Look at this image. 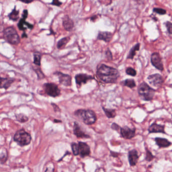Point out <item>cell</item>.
<instances>
[{
  "label": "cell",
  "mask_w": 172,
  "mask_h": 172,
  "mask_svg": "<svg viewBox=\"0 0 172 172\" xmlns=\"http://www.w3.org/2000/svg\"><path fill=\"white\" fill-rule=\"evenodd\" d=\"M97 70L98 79L105 83H116L120 77V73L116 68L105 64H99Z\"/></svg>",
  "instance_id": "cell-1"
},
{
  "label": "cell",
  "mask_w": 172,
  "mask_h": 172,
  "mask_svg": "<svg viewBox=\"0 0 172 172\" xmlns=\"http://www.w3.org/2000/svg\"><path fill=\"white\" fill-rule=\"evenodd\" d=\"M74 115L78 117L86 125L93 124L97 120V115L92 110L79 109L74 112Z\"/></svg>",
  "instance_id": "cell-2"
},
{
  "label": "cell",
  "mask_w": 172,
  "mask_h": 172,
  "mask_svg": "<svg viewBox=\"0 0 172 172\" xmlns=\"http://www.w3.org/2000/svg\"><path fill=\"white\" fill-rule=\"evenodd\" d=\"M138 93L141 100L150 101L153 100L154 96L156 90L150 87L146 82H143L138 87Z\"/></svg>",
  "instance_id": "cell-3"
},
{
  "label": "cell",
  "mask_w": 172,
  "mask_h": 172,
  "mask_svg": "<svg viewBox=\"0 0 172 172\" xmlns=\"http://www.w3.org/2000/svg\"><path fill=\"white\" fill-rule=\"evenodd\" d=\"M3 33L5 39L11 45H16L20 42L19 36L13 27L10 26L5 29Z\"/></svg>",
  "instance_id": "cell-4"
},
{
  "label": "cell",
  "mask_w": 172,
  "mask_h": 172,
  "mask_svg": "<svg viewBox=\"0 0 172 172\" xmlns=\"http://www.w3.org/2000/svg\"><path fill=\"white\" fill-rule=\"evenodd\" d=\"M14 141L16 142L20 147H24L29 144L31 143V135L27 132L24 129H22L17 131L14 136Z\"/></svg>",
  "instance_id": "cell-5"
},
{
  "label": "cell",
  "mask_w": 172,
  "mask_h": 172,
  "mask_svg": "<svg viewBox=\"0 0 172 172\" xmlns=\"http://www.w3.org/2000/svg\"><path fill=\"white\" fill-rule=\"evenodd\" d=\"M45 93L53 98L59 96L61 94V91L58 86L53 83H45L43 85Z\"/></svg>",
  "instance_id": "cell-6"
},
{
  "label": "cell",
  "mask_w": 172,
  "mask_h": 172,
  "mask_svg": "<svg viewBox=\"0 0 172 172\" xmlns=\"http://www.w3.org/2000/svg\"><path fill=\"white\" fill-rule=\"evenodd\" d=\"M28 15V11L26 9L23 11L22 15V18L20 19L18 24V29L21 31H25L27 29L30 30H32L34 26L33 24H30L29 23L27 22L26 21V19L27 18Z\"/></svg>",
  "instance_id": "cell-7"
},
{
  "label": "cell",
  "mask_w": 172,
  "mask_h": 172,
  "mask_svg": "<svg viewBox=\"0 0 172 172\" xmlns=\"http://www.w3.org/2000/svg\"><path fill=\"white\" fill-rule=\"evenodd\" d=\"M150 61L152 65L154 68H156L157 69L161 71H163L164 69L163 63L162 61V58L160 57L159 53L153 52L151 54Z\"/></svg>",
  "instance_id": "cell-8"
},
{
  "label": "cell",
  "mask_w": 172,
  "mask_h": 172,
  "mask_svg": "<svg viewBox=\"0 0 172 172\" xmlns=\"http://www.w3.org/2000/svg\"><path fill=\"white\" fill-rule=\"evenodd\" d=\"M147 80L150 85L157 88L160 87L164 82L163 78L159 74L150 75L147 78Z\"/></svg>",
  "instance_id": "cell-9"
},
{
  "label": "cell",
  "mask_w": 172,
  "mask_h": 172,
  "mask_svg": "<svg viewBox=\"0 0 172 172\" xmlns=\"http://www.w3.org/2000/svg\"><path fill=\"white\" fill-rule=\"evenodd\" d=\"M120 134L123 138L126 140H131L136 135V128H131L129 126H124L121 128Z\"/></svg>",
  "instance_id": "cell-10"
},
{
  "label": "cell",
  "mask_w": 172,
  "mask_h": 172,
  "mask_svg": "<svg viewBox=\"0 0 172 172\" xmlns=\"http://www.w3.org/2000/svg\"><path fill=\"white\" fill-rule=\"evenodd\" d=\"M139 159L138 152L136 149L134 148L130 150L128 153V160L130 167L136 166Z\"/></svg>",
  "instance_id": "cell-11"
},
{
  "label": "cell",
  "mask_w": 172,
  "mask_h": 172,
  "mask_svg": "<svg viewBox=\"0 0 172 172\" xmlns=\"http://www.w3.org/2000/svg\"><path fill=\"white\" fill-rule=\"evenodd\" d=\"M54 74L57 76L59 81L60 83L64 86L68 87L71 85V77L69 74H64L63 73L57 71Z\"/></svg>",
  "instance_id": "cell-12"
},
{
  "label": "cell",
  "mask_w": 172,
  "mask_h": 172,
  "mask_svg": "<svg viewBox=\"0 0 172 172\" xmlns=\"http://www.w3.org/2000/svg\"><path fill=\"white\" fill-rule=\"evenodd\" d=\"M79 153L81 158L89 156L91 154V148L86 143L79 141L78 143Z\"/></svg>",
  "instance_id": "cell-13"
},
{
  "label": "cell",
  "mask_w": 172,
  "mask_h": 172,
  "mask_svg": "<svg viewBox=\"0 0 172 172\" xmlns=\"http://www.w3.org/2000/svg\"><path fill=\"white\" fill-rule=\"evenodd\" d=\"M75 79L76 83L77 86L80 87L82 84H86L88 81L94 80L95 78L93 76H91V75L79 74L76 75Z\"/></svg>",
  "instance_id": "cell-14"
},
{
  "label": "cell",
  "mask_w": 172,
  "mask_h": 172,
  "mask_svg": "<svg viewBox=\"0 0 172 172\" xmlns=\"http://www.w3.org/2000/svg\"><path fill=\"white\" fill-rule=\"evenodd\" d=\"M73 134L77 138H89L91 137L82 131L81 128L77 122H75L73 125Z\"/></svg>",
  "instance_id": "cell-15"
},
{
  "label": "cell",
  "mask_w": 172,
  "mask_h": 172,
  "mask_svg": "<svg viewBox=\"0 0 172 172\" xmlns=\"http://www.w3.org/2000/svg\"><path fill=\"white\" fill-rule=\"evenodd\" d=\"M148 131L149 134L162 133V134H166L165 131V125L158 124L156 122L153 123L149 126Z\"/></svg>",
  "instance_id": "cell-16"
},
{
  "label": "cell",
  "mask_w": 172,
  "mask_h": 172,
  "mask_svg": "<svg viewBox=\"0 0 172 172\" xmlns=\"http://www.w3.org/2000/svg\"><path fill=\"white\" fill-rule=\"evenodd\" d=\"M63 26L67 31H71L74 28V22L68 15L64 16L63 18Z\"/></svg>",
  "instance_id": "cell-17"
},
{
  "label": "cell",
  "mask_w": 172,
  "mask_h": 172,
  "mask_svg": "<svg viewBox=\"0 0 172 172\" xmlns=\"http://www.w3.org/2000/svg\"><path fill=\"white\" fill-rule=\"evenodd\" d=\"M154 141L159 148H167L172 145V143L166 138L162 137H156Z\"/></svg>",
  "instance_id": "cell-18"
},
{
  "label": "cell",
  "mask_w": 172,
  "mask_h": 172,
  "mask_svg": "<svg viewBox=\"0 0 172 172\" xmlns=\"http://www.w3.org/2000/svg\"><path fill=\"white\" fill-rule=\"evenodd\" d=\"M113 38V34L110 32L108 31H99L97 39L99 40H103L105 42H109L111 41Z\"/></svg>",
  "instance_id": "cell-19"
},
{
  "label": "cell",
  "mask_w": 172,
  "mask_h": 172,
  "mask_svg": "<svg viewBox=\"0 0 172 172\" xmlns=\"http://www.w3.org/2000/svg\"><path fill=\"white\" fill-rule=\"evenodd\" d=\"M15 79L12 78H1V88H4L5 89H7L10 87L12 83H13Z\"/></svg>",
  "instance_id": "cell-20"
},
{
  "label": "cell",
  "mask_w": 172,
  "mask_h": 172,
  "mask_svg": "<svg viewBox=\"0 0 172 172\" xmlns=\"http://www.w3.org/2000/svg\"><path fill=\"white\" fill-rule=\"evenodd\" d=\"M140 47V43H137L136 45H134L131 48L130 51H129V54L127 57V59H133L134 57L136 55V51H139Z\"/></svg>",
  "instance_id": "cell-21"
},
{
  "label": "cell",
  "mask_w": 172,
  "mask_h": 172,
  "mask_svg": "<svg viewBox=\"0 0 172 172\" xmlns=\"http://www.w3.org/2000/svg\"><path fill=\"white\" fill-rule=\"evenodd\" d=\"M8 17L9 19L14 22L17 21L19 19V11L16 10V6L14 7V8L12 10L11 12L8 15Z\"/></svg>",
  "instance_id": "cell-22"
},
{
  "label": "cell",
  "mask_w": 172,
  "mask_h": 172,
  "mask_svg": "<svg viewBox=\"0 0 172 172\" xmlns=\"http://www.w3.org/2000/svg\"><path fill=\"white\" fill-rule=\"evenodd\" d=\"M121 85L123 86H126L127 87L132 89L135 88L136 86L135 81L133 79H126L125 80L122 81L120 83Z\"/></svg>",
  "instance_id": "cell-23"
},
{
  "label": "cell",
  "mask_w": 172,
  "mask_h": 172,
  "mask_svg": "<svg viewBox=\"0 0 172 172\" xmlns=\"http://www.w3.org/2000/svg\"><path fill=\"white\" fill-rule=\"evenodd\" d=\"M70 38L69 37H65L59 40L57 45V47L58 49H62L66 45L68 42L70 41Z\"/></svg>",
  "instance_id": "cell-24"
},
{
  "label": "cell",
  "mask_w": 172,
  "mask_h": 172,
  "mask_svg": "<svg viewBox=\"0 0 172 172\" xmlns=\"http://www.w3.org/2000/svg\"><path fill=\"white\" fill-rule=\"evenodd\" d=\"M102 109L105 113V115L108 118H113L116 117V110L112 109L105 108V107H102Z\"/></svg>",
  "instance_id": "cell-25"
},
{
  "label": "cell",
  "mask_w": 172,
  "mask_h": 172,
  "mask_svg": "<svg viewBox=\"0 0 172 172\" xmlns=\"http://www.w3.org/2000/svg\"><path fill=\"white\" fill-rule=\"evenodd\" d=\"M8 159V154L7 150L4 148L1 150V154H0V160H1V164H3L7 162Z\"/></svg>",
  "instance_id": "cell-26"
},
{
  "label": "cell",
  "mask_w": 172,
  "mask_h": 172,
  "mask_svg": "<svg viewBox=\"0 0 172 172\" xmlns=\"http://www.w3.org/2000/svg\"><path fill=\"white\" fill-rule=\"evenodd\" d=\"M146 157H145V160L147 162H150L156 158V156L153 154V153L148 150V148H146Z\"/></svg>",
  "instance_id": "cell-27"
},
{
  "label": "cell",
  "mask_w": 172,
  "mask_h": 172,
  "mask_svg": "<svg viewBox=\"0 0 172 172\" xmlns=\"http://www.w3.org/2000/svg\"><path fill=\"white\" fill-rule=\"evenodd\" d=\"M16 119L17 121L21 122V123H24L25 122L27 121L28 120V118L26 116L23 114H18L15 115Z\"/></svg>",
  "instance_id": "cell-28"
},
{
  "label": "cell",
  "mask_w": 172,
  "mask_h": 172,
  "mask_svg": "<svg viewBox=\"0 0 172 172\" xmlns=\"http://www.w3.org/2000/svg\"><path fill=\"white\" fill-rule=\"evenodd\" d=\"M34 61L33 63L38 66L40 65V61H41V55L39 52H35L33 54Z\"/></svg>",
  "instance_id": "cell-29"
},
{
  "label": "cell",
  "mask_w": 172,
  "mask_h": 172,
  "mask_svg": "<svg viewBox=\"0 0 172 172\" xmlns=\"http://www.w3.org/2000/svg\"><path fill=\"white\" fill-rule=\"evenodd\" d=\"M72 153L74 156H77L79 155V153L78 144L76 143H72L71 144Z\"/></svg>",
  "instance_id": "cell-30"
},
{
  "label": "cell",
  "mask_w": 172,
  "mask_h": 172,
  "mask_svg": "<svg viewBox=\"0 0 172 172\" xmlns=\"http://www.w3.org/2000/svg\"><path fill=\"white\" fill-rule=\"evenodd\" d=\"M126 74L129 76L135 77L136 76L137 71L135 69L132 68L131 67H129L126 68Z\"/></svg>",
  "instance_id": "cell-31"
},
{
  "label": "cell",
  "mask_w": 172,
  "mask_h": 172,
  "mask_svg": "<svg viewBox=\"0 0 172 172\" xmlns=\"http://www.w3.org/2000/svg\"><path fill=\"white\" fill-rule=\"evenodd\" d=\"M153 11L156 13L159 14L160 15H165L167 13L166 10L160 8H154V9H153Z\"/></svg>",
  "instance_id": "cell-32"
},
{
  "label": "cell",
  "mask_w": 172,
  "mask_h": 172,
  "mask_svg": "<svg viewBox=\"0 0 172 172\" xmlns=\"http://www.w3.org/2000/svg\"><path fill=\"white\" fill-rule=\"evenodd\" d=\"M34 71H36V73L37 74L38 79H43L45 77V75L43 74L40 68H36V69H34Z\"/></svg>",
  "instance_id": "cell-33"
},
{
  "label": "cell",
  "mask_w": 172,
  "mask_h": 172,
  "mask_svg": "<svg viewBox=\"0 0 172 172\" xmlns=\"http://www.w3.org/2000/svg\"><path fill=\"white\" fill-rule=\"evenodd\" d=\"M165 25L166 26L169 34H172V23L167 21L165 23Z\"/></svg>",
  "instance_id": "cell-34"
},
{
  "label": "cell",
  "mask_w": 172,
  "mask_h": 172,
  "mask_svg": "<svg viewBox=\"0 0 172 172\" xmlns=\"http://www.w3.org/2000/svg\"><path fill=\"white\" fill-rule=\"evenodd\" d=\"M111 128L113 129V130L117 131H118L119 133H120L121 127L120 126H119V125H118L117 124H116V123H112V124Z\"/></svg>",
  "instance_id": "cell-35"
},
{
  "label": "cell",
  "mask_w": 172,
  "mask_h": 172,
  "mask_svg": "<svg viewBox=\"0 0 172 172\" xmlns=\"http://www.w3.org/2000/svg\"><path fill=\"white\" fill-rule=\"evenodd\" d=\"M50 4L53 5V6L60 7L61 6V5L62 4V3L59 0H53L52 3H50Z\"/></svg>",
  "instance_id": "cell-36"
},
{
  "label": "cell",
  "mask_w": 172,
  "mask_h": 172,
  "mask_svg": "<svg viewBox=\"0 0 172 172\" xmlns=\"http://www.w3.org/2000/svg\"><path fill=\"white\" fill-rule=\"evenodd\" d=\"M105 56L106 58L108 59V60H112L113 59V56H112V54L110 49H108L105 52Z\"/></svg>",
  "instance_id": "cell-37"
},
{
  "label": "cell",
  "mask_w": 172,
  "mask_h": 172,
  "mask_svg": "<svg viewBox=\"0 0 172 172\" xmlns=\"http://www.w3.org/2000/svg\"><path fill=\"white\" fill-rule=\"evenodd\" d=\"M120 153H117V152H115V151H110V156L113 157H119Z\"/></svg>",
  "instance_id": "cell-38"
},
{
  "label": "cell",
  "mask_w": 172,
  "mask_h": 172,
  "mask_svg": "<svg viewBox=\"0 0 172 172\" xmlns=\"http://www.w3.org/2000/svg\"><path fill=\"white\" fill-rule=\"evenodd\" d=\"M52 105L53 108V110L55 112H60V109L59 107H58V106L54 104V103H52Z\"/></svg>",
  "instance_id": "cell-39"
},
{
  "label": "cell",
  "mask_w": 172,
  "mask_h": 172,
  "mask_svg": "<svg viewBox=\"0 0 172 172\" xmlns=\"http://www.w3.org/2000/svg\"><path fill=\"white\" fill-rule=\"evenodd\" d=\"M54 168L53 167H49L46 168L45 172H54Z\"/></svg>",
  "instance_id": "cell-40"
},
{
  "label": "cell",
  "mask_w": 172,
  "mask_h": 172,
  "mask_svg": "<svg viewBox=\"0 0 172 172\" xmlns=\"http://www.w3.org/2000/svg\"><path fill=\"white\" fill-rule=\"evenodd\" d=\"M18 1L21 2L22 3H25V4H30L34 1V0H18Z\"/></svg>",
  "instance_id": "cell-41"
},
{
  "label": "cell",
  "mask_w": 172,
  "mask_h": 172,
  "mask_svg": "<svg viewBox=\"0 0 172 172\" xmlns=\"http://www.w3.org/2000/svg\"><path fill=\"white\" fill-rule=\"evenodd\" d=\"M27 34H26V33L24 32V33H23L22 35V38H27Z\"/></svg>",
  "instance_id": "cell-42"
},
{
  "label": "cell",
  "mask_w": 172,
  "mask_h": 172,
  "mask_svg": "<svg viewBox=\"0 0 172 172\" xmlns=\"http://www.w3.org/2000/svg\"><path fill=\"white\" fill-rule=\"evenodd\" d=\"M97 18V16H96V15H95V16H94L92 17L91 18V21H94V20H95L96 19V18Z\"/></svg>",
  "instance_id": "cell-43"
},
{
  "label": "cell",
  "mask_w": 172,
  "mask_h": 172,
  "mask_svg": "<svg viewBox=\"0 0 172 172\" xmlns=\"http://www.w3.org/2000/svg\"><path fill=\"white\" fill-rule=\"evenodd\" d=\"M54 122L55 123H59V122H61V120H56V119H55L54 120Z\"/></svg>",
  "instance_id": "cell-44"
},
{
  "label": "cell",
  "mask_w": 172,
  "mask_h": 172,
  "mask_svg": "<svg viewBox=\"0 0 172 172\" xmlns=\"http://www.w3.org/2000/svg\"><path fill=\"white\" fill-rule=\"evenodd\" d=\"M169 87H170L171 88H172V84H171V85H170Z\"/></svg>",
  "instance_id": "cell-45"
}]
</instances>
